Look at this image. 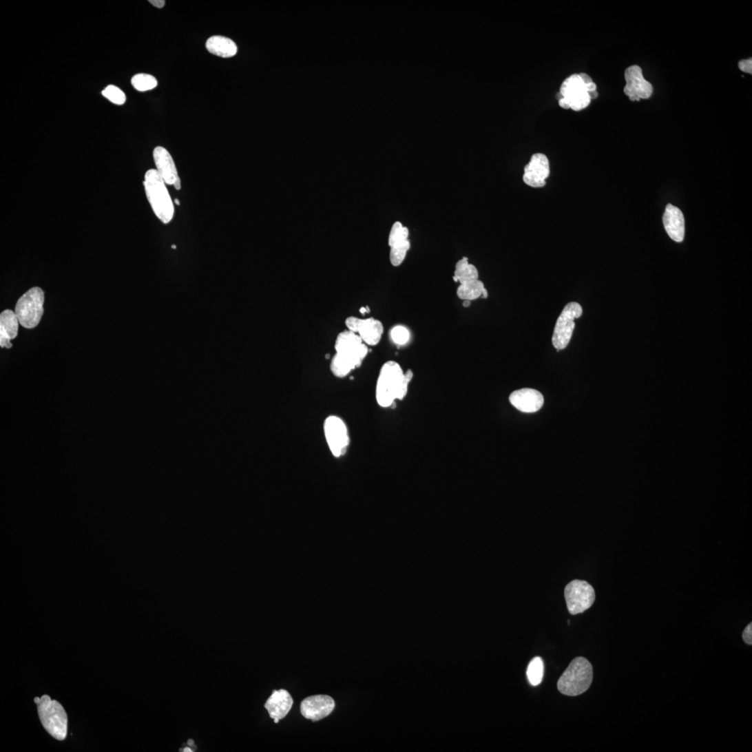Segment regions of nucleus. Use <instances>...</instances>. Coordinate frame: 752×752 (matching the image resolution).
Masks as SVG:
<instances>
[{
    "mask_svg": "<svg viewBox=\"0 0 752 752\" xmlns=\"http://www.w3.org/2000/svg\"><path fill=\"white\" fill-rule=\"evenodd\" d=\"M414 377L411 369L406 372L397 362H386L382 367L375 386V399L383 408H390L407 396Z\"/></svg>",
    "mask_w": 752,
    "mask_h": 752,
    "instance_id": "1",
    "label": "nucleus"
},
{
    "mask_svg": "<svg viewBox=\"0 0 752 752\" xmlns=\"http://www.w3.org/2000/svg\"><path fill=\"white\" fill-rule=\"evenodd\" d=\"M336 353L331 363L335 377L344 379L359 368L368 353V346L355 333L347 330L340 333L335 341Z\"/></svg>",
    "mask_w": 752,
    "mask_h": 752,
    "instance_id": "2",
    "label": "nucleus"
},
{
    "mask_svg": "<svg viewBox=\"0 0 752 752\" xmlns=\"http://www.w3.org/2000/svg\"><path fill=\"white\" fill-rule=\"evenodd\" d=\"M598 96L596 85L589 76L582 73L572 75L564 81L556 98L561 107L579 112L587 107Z\"/></svg>",
    "mask_w": 752,
    "mask_h": 752,
    "instance_id": "3",
    "label": "nucleus"
},
{
    "mask_svg": "<svg viewBox=\"0 0 752 752\" xmlns=\"http://www.w3.org/2000/svg\"><path fill=\"white\" fill-rule=\"evenodd\" d=\"M592 680V664L586 658L578 657L559 678L557 689L564 696H578L588 691Z\"/></svg>",
    "mask_w": 752,
    "mask_h": 752,
    "instance_id": "4",
    "label": "nucleus"
},
{
    "mask_svg": "<svg viewBox=\"0 0 752 752\" xmlns=\"http://www.w3.org/2000/svg\"><path fill=\"white\" fill-rule=\"evenodd\" d=\"M144 186L157 218L164 224L169 223L174 217V208L165 182L157 170L149 169L146 172Z\"/></svg>",
    "mask_w": 752,
    "mask_h": 752,
    "instance_id": "5",
    "label": "nucleus"
},
{
    "mask_svg": "<svg viewBox=\"0 0 752 752\" xmlns=\"http://www.w3.org/2000/svg\"><path fill=\"white\" fill-rule=\"evenodd\" d=\"M38 713L42 725L54 738L63 740L67 735L68 717L63 707L48 696L36 698Z\"/></svg>",
    "mask_w": 752,
    "mask_h": 752,
    "instance_id": "6",
    "label": "nucleus"
},
{
    "mask_svg": "<svg viewBox=\"0 0 752 752\" xmlns=\"http://www.w3.org/2000/svg\"><path fill=\"white\" fill-rule=\"evenodd\" d=\"M44 293L39 287H34L19 300L15 313L20 324L28 329L39 324L43 313Z\"/></svg>",
    "mask_w": 752,
    "mask_h": 752,
    "instance_id": "7",
    "label": "nucleus"
},
{
    "mask_svg": "<svg viewBox=\"0 0 752 752\" xmlns=\"http://www.w3.org/2000/svg\"><path fill=\"white\" fill-rule=\"evenodd\" d=\"M583 313L582 306L576 302H570L563 308L556 322L552 338V345L558 351L569 345L576 328L575 320L581 317Z\"/></svg>",
    "mask_w": 752,
    "mask_h": 752,
    "instance_id": "8",
    "label": "nucleus"
},
{
    "mask_svg": "<svg viewBox=\"0 0 752 752\" xmlns=\"http://www.w3.org/2000/svg\"><path fill=\"white\" fill-rule=\"evenodd\" d=\"M324 432L333 456L337 459L344 457L351 443L349 430L346 422L339 416L330 415L324 421Z\"/></svg>",
    "mask_w": 752,
    "mask_h": 752,
    "instance_id": "9",
    "label": "nucleus"
},
{
    "mask_svg": "<svg viewBox=\"0 0 752 752\" xmlns=\"http://www.w3.org/2000/svg\"><path fill=\"white\" fill-rule=\"evenodd\" d=\"M567 608L572 615L583 613L589 609L596 599L592 586L584 581L571 582L564 590Z\"/></svg>",
    "mask_w": 752,
    "mask_h": 752,
    "instance_id": "10",
    "label": "nucleus"
},
{
    "mask_svg": "<svg viewBox=\"0 0 752 752\" xmlns=\"http://www.w3.org/2000/svg\"><path fill=\"white\" fill-rule=\"evenodd\" d=\"M345 324L348 331L357 334L367 346H376L382 339L384 327L382 322L373 318L359 319L350 317Z\"/></svg>",
    "mask_w": 752,
    "mask_h": 752,
    "instance_id": "11",
    "label": "nucleus"
},
{
    "mask_svg": "<svg viewBox=\"0 0 752 752\" xmlns=\"http://www.w3.org/2000/svg\"><path fill=\"white\" fill-rule=\"evenodd\" d=\"M626 85L624 93L632 101L649 98L654 92L652 85L645 79L641 67L634 65L625 72Z\"/></svg>",
    "mask_w": 752,
    "mask_h": 752,
    "instance_id": "12",
    "label": "nucleus"
},
{
    "mask_svg": "<svg viewBox=\"0 0 752 752\" xmlns=\"http://www.w3.org/2000/svg\"><path fill=\"white\" fill-rule=\"evenodd\" d=\"M550 174L548 158L543 154H534L524 168V182L534 188L543 187Z\"/></svg>",
    "mask_w": 752,
    "mask_h": 752,
    "instance_id": "13",
    "label": "nucleus"
},
{
    "mask_svg": "<svg viewBox=\"0 0 752 752\" xmlns=\"http://www.w3.org/2000/svg\"><path fill=\"white\" fill-rule=\"evenodd\" d=\"M335 707V702L331 697L319 695L305 698L301 702L300 712L306 719L316 722L330 716Z\"/></svg>",
    "mask_w": 752,
    "mask_h": 752,
    "instance_id": "14",
    "label": "nucleus"
},
{
    "mask_svg": "<svg viewBox=\"0 0 752 752\" xmlns=\"http://www.w3.org/2000/svg\"><path fill=\"white\" fill-rule=\"evenodd\" d=\"M153 155L157 171L165 182L172 185L176 190H180V180L174 161L169 152L163 147H157Z\"/></svg>",
    "mask_w": 752,
    "mask_h": 752,
    "instance_id": "15",
    "label": "nucleus"
},
{
    "mask_svg": "<svg viewBox=\"0 0 752 752\" xmlns=\"http://www.w3.org/2000/svg\"><path fill=\"white\" fill-rule=\"evenodd\" d=\"M510 401L519 410L525 413L539 411L543 406L542 394L534 389L524 388L512 393Z\"/></svg>",
    "mask_w": 752,
    "mask_h": 752,
    "instance_id": "16",
    "label": "nucleus"
},
{
    "mask_svg": "<svg viewBox=\"0 0 752 752\" xmlns=\"http://www.w3.org/2000/svg\"><path fill=\"white\" fill-rule=\"evenodd\" d=\"M293 700L291 696L286 689L273 691L271 696L267 700L265 708L268 711L270 717L273 720H282L284 718L292 708Z\"/></svg>",
    "mask_w": 752,
    "mask_h": 752,
    "instance_id": "17",
    "label": "nucleus"
},
{
    "mask_svg": "<svg viewBox=\"0 0 752 752\" xmlns=\"http://www.w3.org/2000/svg\"><path fill=\"white\" fill-rule=\"evenodd\" d=\"M665 228L669 237L676 242H680L685 236V220L680 210L669 205L663 216Z\"/></svg>",
    "mask_w": 752,
    "mask_h": 752,
    "instance_id": "18",
    "label": "nucleus"
},
{
    "mask_svg": "<svg viewBox=\"0 0 752 752\" xmlns=\"http://www.w3.org/2000/svg\"><path fill=\"white\" fill-rule=\"evenodd\" d=\"M19 321L16 313L12 310H6L0 315V346L2 348L12 347L11 340H14L19 332Z\"/></svg>",
    "mask_w": 752,
    "mask_h": 752,
    "instance_id": "19",
    "label": "nucleus"
},
{
    "mask_svg": "<svg viewBox=\"0 0 752 752\" xmlns=\"http://www.w3.org/2000/svg\"><path fill=\"white\" fill-rule=\"evenodd\" d=\"M206 47L210 53L223 58L232 57L238 51L236 44L231 39L222 36L209 38Z\"/></svg>",
    "mask_w": 752,
    "mask_h": 752,
    "instance_id": "20",
    "label": "nucleus"
},
{
    "mask_svg": "<svg viewBox=\"0 0 752 752\" xmlns=\"http://www.w3.org/2000/svg\"><path fill=\"white\" fill-rule=\"evenodd\" d=\"M457 295L462 300H475L479 297L487 298L488 291L484 284L479 280L460 284Z\"/></svg>",
    "mask_w": 752,
    "mask_h": 752,
    "instance_id": "21",
    "label": "nucleus"
},
{
    "mask_svg": "<svg viewBox=\"0 0 752 752\" xmlns=\"http://www.w3.org/2000/svg\"><path fill=\"white\" fill-rule=\"evenodd\" d=\"M453 279L461 284L474 281L479 280V271L465 257L457 263Z\"/></svg>",
    "mask_w": 752,
    "mask_h": 752,
    "instance_id": "22",
    "label": "nucleus"
},
{
    "mask_svg": "<svg viewBox=\"0 0 752 752\" xmlns=\"http://www.w3.org/2000/svg\"><path fill=\"white\" fill-rule=\"evenodd\" d=\"M390 260L393 266L398 267L404 262L410 249L409 240L396 244L390 247Z\"/></svg>",
    "mask_w": 752,
    "mask_h": 752,
    "instance_id": "23",
    "label": "nucleus"
},
{
    "mask_svg": "<svg viewBox=\"0 0 752 752\" xmlns=\"http://www.w3.org/2000/svg\"><path fill=\"white\" fill-rule=\"evenodd\" d=\"M544 665L543 660L540 657L534 658L529 664L527 676L530 684L533 686L539 685L543 680Z\"/></svg>",
    "mask_w": 752,
    "mask_h": 752,
    "instance_id": "24",
    "label": "nucleus"
},
{
    "mask_svg": "<svg viewBox=\"0 0 752 752\" xmlns=\"http://www.w3.org/2000/svg\"><path fill=\"white\" fill-rule=\"evenodd\" d=\"M132 83L136 90L143 92L152 90L158 85L156 79L146 74H139L134 76L132 80Z\"/></svg>",
    "mask_w": 752,
    "mask_h": 752,
    "instance_id": "25",
    "label": "nucleus"
},
{
    "mask_svg": "<svg viewBox=\"0 0 752 752\" xmlns=\"http://www.w3.org/2000/svg\"><path fill=\"white\" fill-rule=\"evenodd\" d=\"M409 229L404 227L401 222H396L390 231L388 244L391 247L393 245L408 240Z\"/></svg>",
    "mask_w": 752,
    "mask_h": 752,
    "instance_id": "26",
    "label": "nucleus"
},
{
    "mask_svg": "<svg viewBox=\"0 0 752 752\" xmlns=\"http://www.w3.org/2000/svg\"><path fill=\"white\" fill-rule=\"evenodd\" d=\"M102 94L110 102L117 105H123L127 101V96L121 90L114 85H108L102 92Z\"/></svg>",
    "mask_w": 752,
    "mask_h": 752,
    "instance_id": "27",
    "label": "nucleus"
},
{
    "mask_svg": "<svg viewBox=\"0 0 752 752\" xmlns=\"http://www.w3.org/2000/svg\"><path fill=\"white\" fill-rule=\"evenodd\" d=\"M390 336L393 341L397 345H405L410 340V333L408 330L403 326H397L394 327L390 333Z\"/></svg>",
    "mask_w": 752,
    "mask_h": 752,
    "instance_id": "28",
    "label": "nucleus"
},
{
    "mask_svg": "<svg viewBox=\"0 0 752 752\" xmlns=\"http://www.w3.org/2000/svg\"><path fill=\"white\" fill-rule=\"evenodd\" d=\"M738 67H739V69L742 72L751 74H752V59L750 58V59H748L740 61L739 62Z\"/></svg>",
    "mask_w": 752,
    "mask_h": 752,
    "instance_id": "29",
    "label": "nucleus"
},
{
    "mask_svg": "<svg viewBox=\"0 0 752 752\" xmlns=\"http://www.w3.org/2000/svg\"><path fill=\"white\" fill-rule=\"evenodd\" d=\"M752 627L751 623L749 624L742 634L743 640L749 645L752 643Z\"/></svg>",
    "mask_w": 752,
    "mask_h": 752,
    "instance_id": "30",
    "label": "nucleus"
},
{
    "mask_svg": "<svg viewBox=\"0 0 752 752\" xmlns=\"http://www.w3.org/2000/svg\"><path fill=\"white\" fill-rule=\"evenodd\" d=\"M149 3L157 8L161 9L165 6L164 0H150Z\"/></svg>",
    "mask_w": 752,
    "mask_h": 752,
    "instance_id": "31",
    "label": "nucleus"
},
{
    "mask_svg": "<svg viewBox=\"0 0 752 752\" xmlns=\"http://www.w3.org/2000/svg\"><path fill=\"white\" fill-rule=\"evenodd\" d=\"M369 311H370V309H369V308H368V306H366V307H362V308H360V309H359V312H360V313H362V315H365V313H369Z\"/></svg>",
    "mask_w": 752,
    "mask_h": 752,
    "instance_id": "32",
    "label": "nucleus"
},
{
    "mask_svg": "<svg viewBox=\"0 0 752 752\" xmlns=\"http://www.w3.org/2000/svg\"><path fill=\"white\" fill-rule=\"evenodd\" d=\"M470 304H471V301H470V300H464V301H463V306H464L465 307H468V306H470Z\"/></svg>",
    "mask_w": 752,
    "mask_h": 752,
    "instance_id": "33",
    "label": "nucleus"
},
{
    "mask_svg": "<svg viewBox=\"0 0 752 752\" xmlns=\"http://www.w3.org/2000/svg\"><path fill=\"white\" fill-rule=\"evenodd\" d=\"M182 751H184V752H186V751H188V752H192V751H194V750H193V749H192L191 748H190V747H185V749H184L182 750Z\"/></svg>",
    "mask_w": 752,
    "mask_h": 752,
    "instance_id": "34",
    "label": "nucleus"
},
{
    "mask_svg": "<svg viewBox=\"0 0 752 752\" xmlns=\"http://www.w3.org/2000/svg\"><path fill=\"white\" fill-rule=\"evenodd\" d=\"M187 744L190 746H194V741L193 740H189L187 741Z\"/></svg>",
    "mask_w": 752,
    "mask_h": 752,
    "instance_id": "35",
    "label": "nucleus"
},
{
    "mask_svg": "<svg viewBox=\"0 0 752 752\" xmlns=\"http://www.w3.org/2000/svg\"><path fill=\"white\" fill-rule=\"evenodd\" d=\"M174 202H175V203H176V205H178V206H179V205H180V203H179V201H178V199H176V200H174Z\"/></svg>",
    "mask_w": 752,
    "mask_h": 752,
    "instance_id": "36",
    "label": "nucleus"
}]
</instances>
